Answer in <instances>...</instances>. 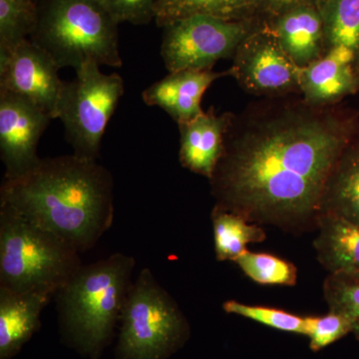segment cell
Listing matches in <instances>:
<instances>
[{"label": "cell", "mask_w": 359, "mask_h": 359, "mask_svg": "<svg viewBox=\"0 0 359 359\" xmlns=\"http://www.w3.org/2000/svg\"><path fill=\"white\" fill-rule=\"evenodd\" d=\"M359 133L358 113L302 97L261 99L231 113L210 183L216 207L287 231L316 228L325 184Z\"/></svg>", "instance_id": "cell-1"}, {"label": "cell", "mask_w": 359, "mask_h": 359, "mask_svg": "<svg viewBox=\"0 0 359 359\" xmlns=\"http://www.w3.org/2000/svg\"><path fill=\"white\" fill-rule=\"evenodd\" d=\"M113 187L110 172L97 161L74 154L46 158L20 176L4 179L0 205L20 212L82 254L112 226Z\"/></svg>", "instance_id": "cell-2"}, {"label": "cell", "mask_w": 359, "mask_h": 359, "mask_svg": "<svg viewBox=\"0 0 359 359\" xmlns=\"http://www.w3.org/2000/svg\"><path fill=\"white\" fill-rule=\"evenodd\" d=\"M134 268L133 257L116 252L82 264L55 294L63 332L80 353L97 359L109 344L133 283Z\"/></svg>", "instance_id": "cell-3"}, {"label": "cell", "mask_w": 359, "mask_h": 359, "mask_svg": "<svg viewBox=\"0 0 359 359\" xmlns=\"http://www.w3.org/2000/svg\"><path fill=\"white\" fill-rule=\"evenodd\" d=\"M81 266L72 245L0 205V287L52 297Z\"/></svg>", "instance_id": "cell-4"}, {"label": "cell", "mask_w": 359, "mask_h": 359, "mask_svg": "<svg viewBox=\"0 0 359 359\" xmlns=\"http://www.w3.org/2000/svg\"><path fill=\"white\" fill-rule=\"evenodd\" d=\"M118 25L99 0H40L29 39L60 69L76 70L89 60L119 68Z\"/></svg>", "instance_id": "cell-5"}, {"label": "cell", "mask_w": 359, "mask_h": 359, "mask_svg": "<svg viewBox=\"0 0 359 359\" xmlns=\"http://www.w3.org/2000/svg\"><path fill=\"white\" fill-rule=\"evenodd\" d=\"M190 335L177 302L143 269L130 287L120 320L118 359H167Z\"/></svg>", "instance_id": "cell-6"}, {"label": "cell", "mask_w": 359, "mask_h": 359, "mask_svg": "<svg viewBox=\"0 0 359 359\" xmlns=\"http://www.w3.org/2000/svg\"><path fill=\"white\" fill-rule=\"evenodd\" d=\"M124 92L123 78L118 73L104 74L93 60L77 68L74 80L65 82L56 119L65 125L73 154L97 161L104 133Z\"/></svg>", "instance_id": "cell-7"}, {"label": "cell", "mask_w": 359, "mask_h": 359, "mask_svg": "<svg viewBox=\"0 0 359 359\" xmlns=\"http://www.w3.org/2000/svg\"><path fill=\"white\" fill-rule=\"evenodd\" d=\"M259 23L249 18L229 20L195 15L163 26L161 55L169 72L212 70L222 59L233 58Z\"/></svg>", "instance_id": "cell-8"}, {"label": "cell", "mask_w": 359, "mask_h": 359, "mask_svg": "<svg viewBox=\"0 0 359 359\" xmlns=\"http://www.w3.org/2000/svg\"><path fill=\"white\" fill-rule=\"evenodd\" d=\"M301 70L266 21L240 44L229 69L245 91L262 99L301 95Z\"/></svg>", "instance_id": "cell-9"}, {"label": "cell", "mask_w": 359, "mask_h": 359, "mask_svg": "<svg viewBox=\"0 0 359 359\" xmlns=\"http://www.w3.org/2000/svg\"><path fill=\"white\" fill-rule=\"evenodd\" d=\"M54 59L32 40L0 49V91L27 99L51 119H56L65 81Z\"/></svg>", "instance_id": "cell-10"}, {"label": "cell", "mask_w": 359, "mask_h": 359, "mask_svg": "<svg viewBox=\"0 0 359 359\" xmlns=\"http://www.w3.org/2000/svg\"><path fill=\"white\" fill-rule=\"evenodd\" d=\"M50 120L27 99L0 91V156L6 167L4 179L20 176L39 162L37 147Z\"/></svg>", "instance_id": "cell-11"}, {"label": "cell", "mask_w": 359, "mask_h": 359, "mask_svg": "<svg viewBox=\"0 0 359 359\" xmlns=\"http://www.w3.org/2000/svg\"><path fill=\"white\" fill-rule=\"evenodd\" d=\"M359 90L355 53L346 47L328 50L301 70V96L313 107H332Z\"/></svg>", "instance_id": "cell-12"}, {"label": "cell", "mask_w": 359, "mask_h": 359, "mask_svg": "<svg viewBox=\"0 0 359 359\" xmlns=\"http://www.w3.org/2000/svg\"><path fill=\"white\" fill-rule=\"evenodd\" d=\"M230 76V71L182 70L169 72L142 93L148 106H155L167 112L178 124L190 121L202 114L201 101L205 90L219 78Z\"/></svg>", "instance_id": "cell-13"}, {"label": "cell", "mask_w": 359, "mask_h": 359, "mask_svg": "<svg viewBox=\"0 0 359 359\" xmlns=\"http://www.w3.org/2000/svg\"><path fill=\"white\" fill-rule=\"evenodd\" d=\"M231 113L218 115L214 108L190 121L180 123L179 159L193 173L211 179L224 150Z\"/></svg>", "instance_id": "cell-14"}, {"label": "cell", "mask_w": 359, "mask_h": 359, "mask_svg": "<svg viewBox=\"0 0 359 359\" xmlns=\"http://www.w3.org/2000/svg\"><path fill=\"white\" fill-rule=\"evenodd\" d=\"M280 46L301 69L325 54L320 6H299L266 21Z\"/></svg>", "instance_id": "cell-15"}, {"label": "cell", "mask_w": 359, "mask_h": 359, "mask_svg": "<svg viewBox=\"0 0 359 359\" xmlns=\"http://www.w3.org/2000/svg\"><path fill=\"white\" fill-rule=\"evenodd\" d=\"M51 295L18 292L0 287V359L20 353L39 327L40 314Z\"/></svg>", "instance_id": "cell-16"}, {"label": "cell", "mask_w": 359, "mask_h": 359, "mask_svg": "<svg viewBox=\"0 0 359 359\" xmlns=\"http://www.w3.org/2000/svg\"><path fill=\"white\" fill-rule=\"evenodd\" d=\"M314 250L328 273H359V226L330 214L316 221Z\"/></svg>", "instance_id": "cell-17"}, {"label": "cell", "mask_w": 359, "mask_h": 359, "mask_svg": "<svg viewBox=\"0 0 359 359\" xmlns=\"http://www.w3.org/2000/svg\"><path fill=\"white\" fill-rule=\"evenodd\" d=\"M320 214L334 215L359 226V133L344 149L328 177Z\"/></svg>", "instance_id": "cell-18"}, {"label": "cell", "mask_w": 359, "mask_h": 359, "mask_svg": "<svg viewBox=\"0 0 359 359\" xmlns=\"http://www.w3.org/2000/svg\"><path fill=\"white\" fill-rule=\"evenodd\" d=\"M215 252L219 262H236L247 245L266 240L261 224L250 223L236 212L215 205L212 211Z\"/></svg>", "instance_id": "cell-19"}, {"label": "cell", "mask_w": 359, "mask_h": 359, "mask_svg": "<svg viewBox=\"0 0 359 359\" xmlns=\"http://www.w3.org/2000/svg\"><path fill=\"white\" fill-rule=\"evenodd\" d=\"M325 53L344 46L355 53L359 65V0H325L320 6Z\"/></svg>", "instance_id": "cell-20"}, {"label": "cell", "mask_w": 359, "mask_h": 359, "mask_svg": "<svg viewBox=\"0 0 359 359\" xmlns=\"http://www.w3.org/2000/svg\"><path fill=\"white\" fill-rule=\"evenodd\" d=\"M248 0H157L155 21L158 26L195 15L237 20L245 18Z\"/></svg>", "instance_id": "cell-21"}, {"label": "cell", "mask_w": 359, "mask_h": 359, "mask_svg": "<svg viewBox=\"0 0 359 359\" xmlns=\"http://www.w3.org/2000/svg\"><path fill=\"white\" fill-rule=\"evenodd\" d=\"M323 297L330 311L346 318L359 340V273H328Z\"/></svg>", "instance_id": "cell-22"}, {"label": "cell", "mask_w": 359, "mask_h": 359, "mask_svg": "<svg viewBox=\"0 0 359 359\" xmlns=\"http://www.w3.org/2000/svg\"><path fill=\"white\" fill-rule=\"evenodd\" d=\"M235 263L245 276L259 285H294L297 282L294 264L273 255L245 250Z\"/></svg>", "instance_id": "cell-23"}, {"label": "cell", "mask_w": 359, "mask_h": 359, "mask_svg": "<svg viewBox=\"0 0 359 359\" xmlns=\"http://www.w3.org/2000/svg\"><path fill=\"white\" fill-rule=\"evenodd\" d=\"M36 6L0 0V49L11 48L30 35L36 25Z\"/></svg>", "instance_id": "cell-24"}, {"label": "cell", "mask_w": 359, "mask_h": 359, "mask_svg": "<svg viewBox=\"0 0 359 359\" xmlns=\"http://www.w3.org/2000/svg\"><path fill=\"white\" fill-rule=\"evenodd\" d=\"M226 313L236 314L256 321L280 332L308 335L306 318L287 313L283 309L266 306H249L237 301H226L223 304Z\"/></svg>", "instance_id": "cell-25"}, {"label": "cell", "mask_w": 359, "mask_h": 359, "mask_svg": "<svg viewBox=\"0 0 359 359\" xmlns=\"http://www.w3.org/2000/svg\"><path fill=\"white\" fill-rule=\"evenodd\" d=\"M308 335L311 351H320L337 340L351 334V327L346 318L330 311L323 316H306Z\"/></svg>", "instance_id": "cell-26"}, {"label": "cell", "mask_w": 359, "mask_h": 359, "mask_svg": "<svg viewBox=\"0 0 359 359\" xmlns=\"http://www.w3.org/2000/svg\"><path fill=\"white\" fill-rule=\"evenodd\" d=\"M113 20L120 25L129 22L135 25H149L155 20L157 0H99Z\"/></svg>", "instance_id": "cell-27"}, {"label": "cell", "mask_w": 359, "mask_h": 359, "mask_svg": "<svg viewBox=\"0 0 359 359\" xmlns=\"http://www.w3.org/2000/svg\"><path fill=\"white\" fill-rule=\"evenodd\" d=\"M325 0H248L245 11L247 13L264 16L266 21L273 20L276 16L299 6H321Z\"/></svg>", "instance_id": "cell-28"}, {"label": "cell", "mask_w": 359, "mask_h": 359, "mask_svg": "<svg viewBox=\"0 0 359 359\" xmlns=\"http://www.w3.org/2000/svg\"><path fill=\"white\" fill-rule=\"evenodd\" d=\"M11 1L16 2V4H25V6H36L39 1L36 0H11Z\"/></svg>", "instance_id": "cell-29"}, {"label": "cell", "mask_w": 359, "mask_h": 359, "mask_svg": "<svg viewBox=\"0 0 359 359\" xmlns=\"http://www.w3.org/2000/svg\"><path fill=\"white\" fill-rule=\"evenodd\" d=\"M358 71H359V65H358Z\"/></svg>", "instance_id": "cell-30"}]
</instances>
